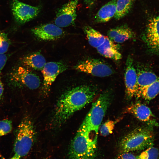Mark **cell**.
<instances>
[{"instance_id": "cell-28", "label": "cell", "mask_w": 159, "mask_h": 159, "mask_svg": "<svg viewBox=\"0 0 159 159\" xmlns=\"http://www.w3.org/2000/svg\"><path fill=\"white\" fill-rule=\"evenodd\" d=\"M7 59V56L5 54H0V74L5 66Z\"/></svg>"}, {"instance_id": "cell-30", "label": "cell", "mask_w": 159, "mask_h": 159, "mask_svg": "<svg viewBox=\"0 0 159 159\" xmlns=\"http://www.w3.org/2000/svg\"><path fill=\"white\" fill-rule=\"evenodd\" d=\"M83 1L87 6L91 7L94 4L95 0H83Z\"/></svg>"}, {"instance_id": "cell-19", "label": "cell", "mask_w": 159, "mask_h": 159, "mask_svg": "<svg viewBox=\"0 0 159 159\" xmlns=\"http://www.w3.org/2000/svg\"><path fill=\"white\" fill-rule=\"evenodd\" d=\"M83 30L89 44L92 47L96 48L104 42L106 37L92 27L89 26H85L83 28Z\"/></svg>"}, {"instance_id": "cell-21", "label": "cell", "mask_w": 159, "mask_h": 159, "mask_svg": "<svg viewBox=\"0 0 159 159\" xmlns=\"http://www.w3.org/2000/svg\"><path fill=\"white\" fill-rule=\"evenodd\" d=\"M134 2V0H117L114 18L119 20L126 15L132 9Z\"/></svg>"}, {"instance_id": "cell-26", "label": "cell", "mask_w": 159, "mask_h": 159, "mask_svg": "<svg viewBox=\"0 0 159 159\" xmlns=\"http://www.w3.org/2000/svg\"><path fill=\"white\" fill-rule=\"evenodd\" d=\"M12 129L11 120L6 119L0 121V136L9 133L11 131Z\"/></svg>"}, {"instance_id": "cell-13", "label": "cell", "mask_w": 159, "mask_h": 159, "mask_svg": "<svg viewBox=\"0 0 159 159\" xmlns=\"http://www.w3.org/2000/svg\"><path fill=\"white\" fill-rule=\"evenodd\" d=\"M127 112L134 115L140 121L146 123L150 127H159L150 108L145 105L138 102L127 107Z\"/></svg>"}, {"instance_id": "cell-24", "label": "cell", "mask_w": 159, "mask_h": 159, "mask_svg": "<svg viewBox=\"0 0 159 159\" xmlns=\"http://www.w3.org/2000/svg\"><path fill=\"white\" fill-rule=\"evenodd\" d=\"M10 44L7 34L0 29V54H5Z\"/></svg>"}, {"instance_id": "cell-1", "label": "cell", "mask_w": 159, "mask_h": 159, "mask_svg": "<svg viewBox=\"0 0 159 159\" xmlns=\"http://www.w3.org/2000/svg\"><path fill=\"white\" fill-rule=\"evenodd\" d=\"M96 92L92 87L83 85L73 88L62 94L56 106L54 124L60 125L65 122L75 112L90 102Z\"/></svg>"}, {"instance_id": "cell-10", "label": "cell", "mask_w": 159, "mask_h": 159, "mask_svg": "<svg viewBox=\"0 0 159 159\" xmlns=\"http://www.w3.org/2000/svg\"><path fill=\"white\" fill-rule=\"evenodd\" d=\"M32 34L38 39L51 41L63 37L65 32L55 24H47L36 26L31 30Z\"/></svg>"}, {"instance_id": "cell-4", "label": "cell", "mask_w": 159, "mask_h": 159, "mask_svg": "<svg viewBox=\"0 0 159 159\" xmlns=\"http://www.w3.org/2000/svg\"><path fill=\"white\" fill-rule=\"evenodd\" d=\"M151 127L136 128L123 137L119 145L121 152L140 151L153 146L154 137Z\"/></svg>"}, {"instance_id": "cell-2", "label": "cell", "mask_w": 159, "mask_h": 159, "mask_svg": "<svg viewBox=\"0 0 159 159\" xmlns=\"http://www.w3.org/2000/svg\"><path fill=\"white\" fill-rule=\"evenodd\" d=\"M83 122L71 143L69 159H95L97 152V136L93 138Z\"/></svg>"}, {"instance_id": "cell-11", "label": "cell", "mask_w": 159, "mask_h": 159, "mask_svg": "<svg viewBox=\"0 0 159 159\" xmlns=\"http://www.w3.org/2000/svg\"><path fill=\"white\" fill-rule=\"evenodd\" d=\"M126 64L125 81L126 92L128 97L131 98L137 95L138 92L137 72L130 56L128 57Z\"/></svg>"}, {"instance_id": "cell-16", "label": "cell", "mask_w": 159, "mask_h": 159, "mask_svg": "<svg viewBox=\"0 0 159 159\" xmlns=\"http://www.w3.org/2000/svg\"><path fill=\"white\" fill-rule=\"evenodd\" d=\"M96 49L100 54L106 57L115 60L122 58L117 45L108 37H106L104 43Z\"/></svg>"}, {"instance_id": "cell-18", "label": "cell", "mask_w": 159, "mask_h": 159, "mask_svg": "<svg viewBox=\"0 0 159 159\" xmlns=\"http://www.w3.org/2000/svg\"><path fill=\"white\" fill-rule=\"evenodd\" d=\"M24 64L35 70L42 71L46 64L44 57L39 52L33 53L22 59Z\"/></svg>"}, {"instance_id": "cell-20", "label": "cell", "mask_w": 159, "mask_h": 159, "mask_svg": "<svg viewBox=\"0 0 159 159\" xmlns=\"http://www.w3.org/2000/svg\"><path fill=\"white\" fill-rule=\"evenodd\" d=\"M137 94L140 90L155 81L158 77L155 73L148 71H140L137 72Z\"/></svg>"}, {"instance_id": "cell-15", "label": "cell", "mask_w": 159, "mask_h": 159, "mask_svg": "<svg viewBox=\"0 0 159 159\" xmlns=\"http://www.w3.org/2000/svg\"><path fill=\"white\" fill-rule=\"evenodd\" d=\"M108 37L114 42L121 43L134 38V32L127 25L124 24L112 28L107 32Z\"/></svg>"}, {"instance_id": "cell-12", "label": "cell", "mask_w": 159, "mask_h": 159, "mask_svg": "<svg viewBox=\"0 0 159 159\" xmlns=\"http://www.w3.org/2000/svg\"><path fill=\"white\" fill-rule=\"evenodd\" d=\"M67 69L66 65L62 62H51L46 63L42 70L43 77V85L48 90L57 76Z\"/></svg>"}, {"instance_id": "cell-27", "label": "cell", "mask_w": 159, "mask_h": 159, "mask_svg": "<svg viewBox=\"0 0 159 159\" xmlns=\"http://www.w3.org/2000/svg\"><path fill=\"white\" fill-rule=\"evenodd\" d=\"M130 152H121L116 157V159H137L136 156Z\"/></svg>"}, {"instance_id": "cell-17", "label": "cell", "mask_w": 159, "mask_h": 159, "mask_svg": "<svg viewBox=\"0 0 159 159\" xmlns=\"http://www.w3.org/2000/svg\"><path fill=\"white\" fill-rule=\"evenodd\" d=\"M117 0H112L103 6L98 11L94 17L97 23H105L114 17L116 11Z\"/></svg>"}, {"instance_id": "cell-25", "label": "cell", "mask_w": 159, "mask_h": 159, "mask_svg": "<svg viewBox=\"0 0 159 159\" xmlns=\"http://www.w3.org/2000/svg\"><path fill=\"white\" fill-rule=\"evenodd\" d=\"M116 123L115 121L108 120L100 125L99 129L101 134L105 136L111 133Z\"/></svg>"}, {"instance_id": "cell-6", "label": "cell", "mask_w": 159, "mask_h": 159, "mask_svg": "<svg viewBox=\"0 0 159 159\" xmlns=\"http://www.w3.org/2000/svg\"><path fill=\"white\" fill-rule=\"evenodd\" d=\"M8 82L11 87L14 88L26 87L31 90L38 88L41 83L39 78L37 74L22 66L15 68L10 73Z\"/></svg>"}, {"instance_id": "cell-3", "label": "cell", "mask_w": 159, "mask_h": 159, "mask_svg": "<svg viewBox=\"0 0 159 159\" xmlns=\"http://www.w3.org/2000/svg\"><path fill=\"white\" fill-rule=\"evenodd\" d=\"M15 134L14 154L21 158L28 154L36 139L34 125L29 116H25L22 119L15 130Z\"/></svg>"}, {"instance_id": "cell-29", "label": "cell", "mask_w": 159, "mask_h": 159, "mask_svg": "<svg viewBox=\"0 0 159 159\" xmlns=\"http://www.w3.org/2000/svg\"><path fill=\"white\" fill-rule=\"evenodd\" d=\"M4 92V87L0 76V101L2 100Z\"/></svg>"}, {"instance_id": "cell-7", "label": "cell", "mask_w": 159, "mask_h": 159, "mask_svg": "<svg viewBox=\"0 0 159 159\" xmlns=\"http://www.w3.org/2000/svg\"><path fill=\"white\" fill-rule=\"evenodd\" d=\"M12 14L18 24H24L34 19L40 12L41 7L33 6L18 0H13L11 4Z\"/></svg>"}, {"instance_id": "cell-22", "label": "cell", "mask_w": 159, "mask_h": 159, "mask_svg": "<svg viewBox=\"0 0 159 159\" xmlns=\"http://www.w3.org/2000/svg\"><path fill=\"white\" fill-rule=\"evenodd\" d=\"M159 93V77L152 83L139 91L137 94L147 100L154 99Z\"/></svg>"}, {"instance_id": "cell-8", "label": "cell", "mask_w": 159, "mask_h": 159, "mask_svg": "<svg viewBox=\"0 0 159 159\" xmlns=\"http://www.w3.org/2000/svg\"><path fill=\"white\" fill-rule=\"evenodd\" d=\"M77 70L99 77L112 75V69L109 65L98 59H92L82 62L75 66Z\"/></svg>"}, {"instance_id": "cell-14", "label": "cell", "mask_w": 159, "mask_h": 159, "mask_svg": "<svg viewBox=\"0 0 159 159\" xmlns=\"http://www.w3.org/2000/svg\"><path fill=\"white\" fill-rule=\"evenodd\" d=\"M145 40L150 49L159 55V15L149 20L147 28Z\"/></svg>"}, {"instance_id": "cell-5", "label": "cell", "mask_w": 159, "mask_h": 159, "mask_svg": "<svg viewBox=\"0 0 159 159\" xmlns=\"http://www.w3.org/2000/svg\"><path fill=\"white\" fill-rule=\"evenodd\" d=\"M111 100V94L109 92H106L101 94L97 100L92 103L91 109L83 122L90 132H94L97 135Z\"/></svg>"}, {"instance_id": "cell-31", "label": "cell", "mask_w": 159, "mask_h": 159, "mask_svg": "<svg viewBox=\"0 0 159 159\" xmlns=\"http://www.w3.org/2000/svg\"><path fill=\"white\" fill-rule=\"evenodd\" d=\"M20 158L17 155H14L11 158L9 159H20Z\"/></svg>"}, {"instance_id": "cell-9", "label": "cell", "mask_w": 159, "mask_h": 159, "mask_svg": "<svg viewBox=\"0 0 159 159\" xmlns=\"http://www.w3.org/2000/svg\"><path fill=\"white\" fill-rule=\"evenodd\" d=\"M79 0H72L63 5L57 10L54 19L55 24L65 27L75 24L77 14L76 9Z\"/></svg>"}, {"instance_id": "cell-23", "label": "cell", "mask_w": 159, "mask_h": 159, "mask_svg": "<svg viewBox=\"0 0 159 159\" xmlns=\"http://www.w3.org/2000/svg\"><path fill=\"white\" fill-rule=\"evenodd\" d=\"M159 155L158 149L153 146L147 148L136 158L137 159H158Z\"/></svg>"}]
</instances>
